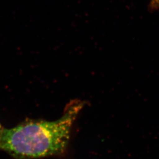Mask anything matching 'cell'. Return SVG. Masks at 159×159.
Instances as JSON below:
<instances>
[{"instance_id": "cell-1", "label": "cell", "mask_w": 159, "mask_h": 159, "mask_svg": "<svg viewBox=\"0 0 159 159\" xmlns=\"http://www.w3.org/2000/svg\"><path fill=\"white\" fill-rule=\"evenodd\" d=\"M84 106L81 101L70 102L63 116L56 121H28L10 129H3L0 150L18 159L44 157L64 153L71 127Z\"/></svg>"}, {"instance_id": "cell-2", "label": "cell", "mask_w": 159, "mask_h": 159, "mask_svg": "<svg viewBox=\"0 0 159 159\" xmlns=\"http://www.w3.org/2000/svg\"><path fill=\"white\" fill-rule=\"evenodd\" d=\"M152 6L156 8H159V0H152Z\"/></svg>"}, {"instance_id": "cell-3", "label": "cell", "mask_w": 159, "mask_h": 159, "mask_svg": "<svg viewBox=\"0 0 159 159\" xmlns=\"http://www.w3.org/2000/svg\"><path fill=\"white\" fill-rule=\"evenodd\" d=\"M2 130H3V129L2 128V126L0 125V136H1V133H2Z\"/></svg>"}]
</instances>
